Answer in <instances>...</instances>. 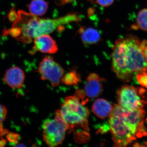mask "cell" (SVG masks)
<instances>
[{
  "instance_id": "1",
  "label": "cell",
  "mask_w": 147,
  "mask_h": 147,
  "mask_svg": "<svg viewBox=\"0 0 147 147\" xmlns=\"http://www.w3.org/2000/svg\"><path fill=\"white\" fill-rule=\"evenodd\" d=\"M111 57L112 69L121 81L129 82L136 74L147 71L142 42L133 35L118 39Z\"/></svg>"
},
{
  "instance_id": "2",
  "label": "cell",
  "mask_w": 147,
  "mask_h": 147,
  "mask_svg": "<svg viewBox=\"0 0 147 147\" xmlns=\"http://www.w3.org/2000/svg\"><path fill=\"white\" fill-rule=\"evenodd\" d=\"M18 14L9 32L11 36L25 43H30L37 37L49 34L64 25L81 20L75 13H69L55 19L39 18L22 10L19 11Z\"/></svg>"
},
{
  "instance_id": "3",
  "label": "cell",
  "mask_w": 147,
  "mask_h": 147,
  "mask_svg": "<svg viewBox=\"0 0 147 147\" xmlns=\"http://www.w3.org/2000/svg\"><path fill=\"white\" fill-rule=\"evenodd\" d=\"M145 114L143 108L128 111L118 104L113 106L109 123L115 146L126 147L137 138L147 135L144 125Z\"/></svg>"
},
{
  "instance_id": "4",
  "label": "cell",
  "mask_w": 147,
  "mask_h": 147,
  "mask_svg": "<svg viewBox=\"0 0 147 147\" xmlns=\"http://www.w3.org/2000/svg\"><path fill=\"white\" fill-rule=\"evenodd\" d=\"M60 110L64 120L69 128L81 126L85 130H88V117L90 112L83 105L78 94L65 98Z\"/></svg>"
},
{
  "instance_id": "5",
  "label": "cell",
  "mask_w": 147,
  "mask_h": 147,
  "mask_svg": "<svg viewBox=\"0 0 147 147\" xmlns=\"http://www.w3.org/2000/svg\"><path fill=\"white\" fill-rule=\"evenodd\" d=\"M42 129L43 140L49 146L54 147L62 144L69 127L59 110L56 111L53 119H47L43 122Z\"/></svg>"
},
{
  "instance_id": "6",
  "label": "cell",
  "mask_w": 147,
  "mask_h": 147,
  "mask_svg": "<svg viewBox=\"0 0 147 147\" xmlns=\"http://www.w3.org/2000/svg\"><path fill=\"white\" fill-rule=\"evenodd\" d=\"M146 92L142 88L128 85L122 86L117 92L118 104L121 108L128 111L143 108L146 103L143 99Z\"/></svg>"
},
{
  "instance_id": "7",
  "label": "cell",
  "mask_w": 147,
  "mask_h": 147,
  "mask_svg": "<svg viewBox=\"0 0 147 147\" xmlns=\"http://www.w3.org/2000/svg\"><path fill=\"white\" fill-rule=\"evenodd\" d=\"M38 71L41 79L49 81L54 87L59 85L65 72L63 67L51 56H45L42 59Z\"/></svg>"
},
{
  "instance_id": "8",
  "label": "cell",
  "mask_w": 147,
  "mask_h": 147,
  "mask_svg": "<svg viewBox=\"0 0 147 147\" xmlns=\"http://www.w3.org/2000/svg\"><path fill=\"white\" fill-rule=\"evenodd\" d=\"M58 45L56 41L48 34L42 35L34 40V45L30 50L31 55L37 52L49 54H55L57 52Z\"/></svg>"
},
{
  "instance_id": "9",
  "label": "cell",
  "mask_w": 147,
  "mask_h": 147,
  "mask_svg": "<svg viewBox=\"0 0 147 147\" xmlns=\"http://www.w3.org/2000/svg\"><path fill=\"white\" fill-rule=\"evenodd\" d=\"M25 74L23 69L18 67L8 69L3 77L4 82L12 89H19L24 86Z\"/></svg>"
},
{
  "instance_id": "10",
  "label": "cell",
  "mask_w": 147,
  "mask_h": 147,
  "mask_svg": "<svg viewBox=\"0 0 147 147\" xmlns=\"http://www.w3.org/2000/svg\"><path fill=\"white\" fill-rule=\"evenodd\" d=\"M104 80L96 73L90 74L88 76L84 92L89 98H95L101 94L103 91L102 82Z\"/></svg>"
},
{
  "instance_id": "11",
  "label": "cell",
  "mask_w": 147,
  "mask_h": 147,
  "mask_svg": "<svg viewBox=\"0 0 147 147\" xmlns=\"http://www.w3.org/2000/svg\"><path fill=\"white\" fill-rule=\"evenodd\" d=\"M113 108V106L106 99L98 98L94 102L92 109L93 113L98 118L105 119L110 116Z\"/></svg>"
},
{
  "instance_id": "12",
  "label": "cell",
  "mask_w": 147,
  "mask_h": 147,
  "mask_svg": "<svg viewBox=\"0 0 147 147\" xmlns=\"http://www.w3.org/2000/svg\"><path fill=\"white\" fill-rule=\"evenodd\" d=\"M82 42L85 45L96 44L100 41V36L99 32L91 28L82 27L79 30Z\"/></svg>"
},
{
  "instance_id": "13",
  "label": "cell",
  "mask_w": 147,
  "mask_h": 147,
  "mask_svg": "<svg viewBox=\"0 0 147 147\" xmlns=\"http://www.w3.org/2000/svg\"><path fill=\"white\" fill-rule=\"evenodd\" d=\"M28 8L30 13L37 16H41L47 11L48 4L45 0H32Z\"/></svg>"
},
{
  "instance_id": "14",
  "label": "cell",
  "mask_w": 147,
  "mask_h": 147,
  "mask_svg": "<svg viewBox=\"0 0 147 147\" xmlns=\"http://www.w3.org/2000/svg\"><path fill=\"white\" fill-rule=\"evenodd\" d=\"M61 81L67 86H76L81 82V77L76 71L72 70L63 75Z\"/></svg>"
},
{
  "instance_id": "15",
  "label": "cell",
  "mask_w": 147,
  "mask_h": 147,
  "mask_svg": "<svg viewBox=\"0 0 147 147\" xmlns=\"http://www.w3.org/2000/svg\"><path fill=\"white\" fill-rule=\"evenodd\" d=\"M135 28L147 31V8L142 9L138 13Z\"/></svg>"
},
{
  "instance_id": "16",
  "label": "cell",
  "mask_w": 147,
  "mask_h": 147,
  "mask_svg": "<svg viewBox=\"0 0 147 147\" xmlns=\"http://www.w3.org/2000/svg\"><path fill=\"white\" fill-rule=\"evenodd\" d=\"M7 111L5 106L0 104V135L3 136L8 133L6 129L3 128V123L6 119Z\"/></svg>"
},
{
  "instance_id": "17",
  "label": "cell",
  "mask_w": 147,
  "mask_h": 147,
  "mask_svg": "<svg viewBox=\"0 0 147 147\" xmlns=\"http://www.w3.org/2000/svg\"><path fill=\"white\" fill-rule=\"evenodd\" d=\"M136 77L138 83L147 89V71L138 74Z\"/></svg>"
},
{
  "instance_id": "18",
  "label": "cell",
  "mask_w": 147,
  "mask_h": 147,
  "mask_svg": "<svg viewBox=\"0 0 147 147\" xmlns=\"http://www.w3.org/2000/svg\"><path fill=\"white\" fill-rule=\"evenodd\" d=\"M19 137L20 136L18 134L13 132L7 133L6 136L7 141L13 144H16L18 142Z\"/></svg>"
},
{
  "instance_id": "19",
  "label": "cell",
  "mask_w": 147,
  "mask_h": 147,
  "mask_svg": "<svg viewBox=\"0 0 147 147\" xmlns=\"http://www.w3.org/2000/svg\"><path fill=\"white\" fill-rule=\"evenodd\" d=\"M98 4L102 7H108L111 5L114 0H96Z\"/></svg>"
},
{
  "instance_id": "20",
  "label": "cell",
  "mask_w": 147,
  "mask_h": 147,
  "mask_svg": "<svg viewBox=\"0 0 147 147\" xmlns=\"http://www.w3.org/2000/svg\"><path fill=\"white\" fill-rule=\"evenodd\" d=\"M142 45L143 47V52L145 56V59L147 63V41L144 40L142 42Z\"/></svg>"
},
{
  "instance_id": "21",
  "label": "cell",
  "mask_w": 147,
  "mask_h": 147,
  "mask_svg": "<svg viewBox=\"0 0 147 147\" xmlns=\"http://www.w3.org/2000/svg\"><path fill=\"white\" fill-rule=\"evenodd\" d=\"M7 142L5 139H2L0 140V147H3L6 144Z\"/></svg>"
}]
</instances>
